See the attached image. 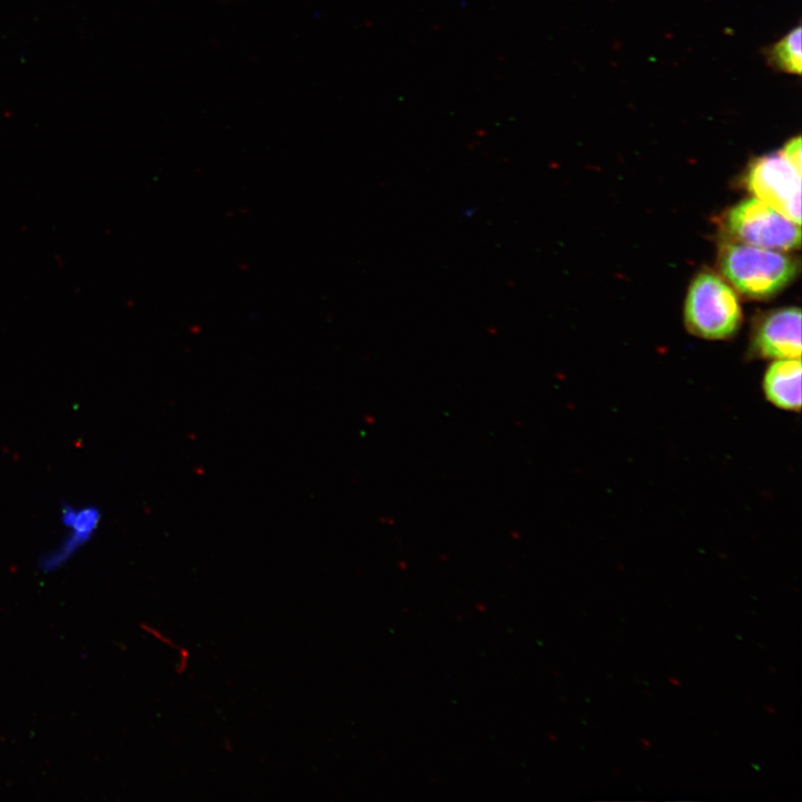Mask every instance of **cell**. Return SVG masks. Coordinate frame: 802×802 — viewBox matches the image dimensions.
I'll return each instance as SVG.
<instances>
[{
  "label": "cell",
  "instance_id": "obj_1",
  "mask_svg": "<svg viewBox=\"0 0 802 802\" xmlns=\"http://www.w3.org/2000/svg\"><path fill=\"white\" fill-rule=\"evenodd\" d=\"M718 265L723 276L746 297L767 299L796 275L798 262L781 251L731 242L722 245Z\"/></svg>",
  "mask_w": 802,
  "mask_h": 802
},
{
  "label": "cell",
  "instance_id": "obj_2",
  "mask_svg": "<svg viewBox=\"0 0 802 802\" xmlns=\"http://www.w3.org/2000/svg\"><path fill=\"white\" fill-rule=\"evenodd\" d=\"M742 319L735 292L712 272L698 274L685 301V323L693 334L711 340L733 335Z\"/></svg>",
  "mask_w": 802,
  "mask_h": 802
},
{
  "label": "cell",
  "instance_id": "obj_3",
  "mask_svg": "<svg viewBox=\"0 0 802 802\" xmlns=\"http://www.w3.org/2000/svg\"><path fill=\"white\" fill-rule=\"evenodd\" d=\"M724 225L737 243L781 252L800 247V225L756 197L733 206Z\"/></svg>",
  "mask_w": 802,
  "mask_h": 802
},
{
  "label": "cell",
  "instance_id": "obj_4",
  "mask_svg": "<svg viewBox=\"0 0 802 802\" xmlns=\"http://www.w3.org/2000/svg\"><path fill=\"white\" fill-rule=\"evenodd\" d=\"M746 180L756 198L800 225L801 172L781 153L755 159Z\"/></svg>",
  "mask_w": 802,
  "mask_h": 802
},
{
  "label": "cell",
  "instance_id": "obj_5",
  "mask_svg": "<svg viewBox=\"0 0 802 802\" xmlns=\"http://www.w3.org/2000/svg\"><path fill=\"white\" fill-rule=\"evenodd\" d=\"M753 348L767 359H800L801 311L783 307L766 314L753 335Z\"/></svg>",
  "mask_w": 802,
  "mask_h": 802
},
{
  "label": "cell",
  "instance_id": "obj_6",
  "mask_svg": "<svg viewBox=\"0 0 802 802\" xmlns=\"http://www.w3.org/2000/svg\"><path fill=\"white\" fill-rule=\"evenodd\" d=\"M801 374L800 359H779L771 363L762 383L767 401L782 410L799 411Z\"/></svg>",
  "mask_w": 802,
  "mask_h": 802
},
{
  "label": "cell",
  "instance_id": "obj_7",
  "mask_svg": "<svg viewBox=\"0 0 802 802\" xmlns=\"http://www.w3.org/2000/svg\"><path fill=\"white\" fill-rule=\"evenodd\" d=\"M769 60L784 72L800 75L802 70L801 27L792 29L772 46Z\"/></svg>",
  "mask_w": 802,
  "mask_h": 802
},
{
  "label": "cell",
  "instance_id": "obj_8",
  "mask_svg": "<svg viewBox=\"0 0 802 802\" xmlns=\"http://www.w3.org/2000/svg\"><path fill=\"white\" fill-rule=\"evenodd\" d=\"M781 154L799 170L801 172V138L796 136L790 139L783 147Z\"/></svg>",
  "mask_w": 802,
  "mask_h": 802
}]
</instances>
